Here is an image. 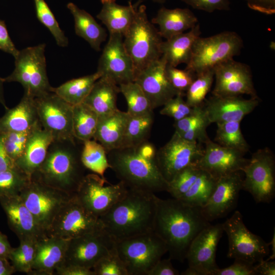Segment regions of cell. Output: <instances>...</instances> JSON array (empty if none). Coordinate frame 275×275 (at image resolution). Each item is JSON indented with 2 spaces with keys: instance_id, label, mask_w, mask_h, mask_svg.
<instances>
[{
  "instance_id": "cell-1",
  "label": "cell",
  "mask_w": 275,
  "mask_h": 275,
  "mask_svg": "<svg viewBox=\"0 0 275 275\" xmlns=\"http://www.w3.org/2000/svg\"><path fill=\"white\" fill-rule=\"evenodd\" d=\"M210 224L201 207L156 196L153 231L165 243L171 260L184 262L193 239Z\"/></svg>"
},
{
  "instance_id": "cell-2",
  "label": "cell",
  "mask_w": 275,
  "mask_h": 275,
  "mask_svg": "<svg viewBox=\"0 0 275 275\" xmlns=\"http://www.w3.org/2000/svg\"><path fill=\"white\" fill-rule=\"evenodd\" d=\"M155 146L148 140L107 153L110 168L127 188L155 194L167 191L168 183L158 167Z\"/></svg>"
},
{
  "instance_id": "cell-3",
  "label": "cell",
  "mask_w": 275,
  "mask_h": 275,
  "mask_svg": "<svg viewBox=\"0 0 275 275\" xmlns=\"http://www.w3.org/2000/svg\"><path fill=\"white\" fill-rule=\"evenodd\" d=\"M155 194L128 188L124 197L99 217L104 230L116 241L153 231Z\"/></svg>"
},
{
  "instance_id": "cell-4",
  "label": "cell",
  "mask_w": 275,
  "mask_h": 275,
  "mask_svg": "<svg viewBox=\"0 0 275 275\" xmlns=\"http://www.w3.org/2000/svg\"><path fill=\"white\" fill-rule=\"evenodd\" d=\"M76 140H53L44 161L31 179L74 195L87 170Z\"/></svg>"
},
{
  "instance_id": "cell-5",
  "label": "cell",
  "mask_w": 275,
  "mask_h": 275,
  "mask_svg": "<svg viewBox=\"0 0 275 275\" xmlns=\"http://www.w3.org/2000/svg\"><path fill=\"white\" fill-rule=\"evenodd\" d=\"M162 42L158 30L150 21L144 5L137 6L133 19L123 35L124 47L131 58L135 77L142 70L161 57Z\"/></svg>"
},
{
  "instance_id": "cell-6",
  "label": "cell",
  "mask_w": 275,
  "mask_h": 275,
  "mask_svg": "<svg viewBox=\"0 0 275 275\" xmlns=\"http://www.w3.org/2000/svg\"><path fill=\"white\" fill-rule=\"evenodd\" d=\"M116 248L128 275H147L168 252L165 243L153 231L117 241Z\"/></svg>"
},
{
  "instance_id": "cell-7",
  "label": "cell",
  "mask_w": 275,
  "mask_h": 275,
  "mask_svg": "<svg viewBox=\"0 0 275 275\" xmlns=\"http://www.w3.org/2000/svg\"><path fill=\"white\" fill-rule=\"evenodd\" d=\"M45 44L25 48L15 58V69L4 82H18L24 94L38 98L51 92L46 71Z\"/></svg>"
},
{
  "instance_id": "cell-8",
  "label": "cell",
  "mask_w": 275,
  "mask_h": 275,
  "mask_svg": "<svg viewBox=\"0 0 275 275\" xmlns=\"http://www.w3.org/2000/svg\"><path fill=\"white\" fill-rule=\"evenodd\" d=\"M243 41L236 33L223 32L206 38L199 37L195 41L185 69L196 75L213 69L217 65L240 54Z\"/></svg>"
},
{
  "instance_id": "cell-9",
  "label": "cell",
  "mask_w": 275,
  "mask_h": 275,
  "mask_svg": "<svg viewBox=\"0 0 275 275\" xmlns=\"http://www.w3.org/2000/svg\"><path fill=\"white\" fill-rule=\"evenodd\" d=\"M222 226L228 239V258L254 264L270 254L269 243L248 229L239 211H235Z\"/></svg>"
},
{
  "instance_id": "cell-10",
  "label": "cell",
  "mask_w": 275,
  "mask_h": 275,
  "mask_svg": "<svg viewBox=\"0 0 275 275\" xmlns=\"http://www.w3.org/2000/svg\"><path fill=\"white\" fill-rule=\"evenodd\" d=\"M103 229L99 218L89 211L74 194L59 211L46 234L69 240Z\"/></svg>"
},
{
  "instance_id": "cell-11",
  "label": "cell",
  "mask_w": 275,
  "mask_h": 275,
  "mask_svg": "<svg viewBox=\"0 0 275 275\" xmlns=\"http://www.w3.org/2000/svg\"><path fill=\"white\" fill-rule=\"evenodd\" d=\"M245 178L242 189L249 193L257 203H270L275 196V157L268 148L254 152L242 170Z\"/></svg>"
},
{
  "instance_id": "cell-12",
  "label": "cell",
  "mask_w": 275,
  "mask_h": 275,
  "mask_svg": "<svg viewBox=\"0 0 275 275\" xmlns=\"http://www.w3.org/2000/svg\"><path fill=\"white\" fill-rule=\"evenodd\" d=\"M73 195L32 179L19 194L45 232L61 207Z\"/></svg>"
},
{
  "instance_id": "cell-13",
  "label": "cell",
  "mask_w": 275,
  "mask_h": 275,
  "mask_svg": "<svg viewBox=\"0 0 275 275\" xmlns=\"http://www.w3.org/2000/svg\"><path fill=\"white\" fill-rule=\"evenodd\" d=\"M127 189L121 181L113 184L93 173L86 175L75 195L89 211L99 217L124 197Z\"/></svg>"
},
{
  "instance_id": "cell-14",
  "label": "cell",
  "mask_w": 275,
  "mask_h": 275,
  "mask_svg": "<svg viewBox=\"0 0 275 275\" xmlns=\"http://www.w3.org/2000/svg\"><path fill=\"white\" fill-rule=\"evenodd\" d=\"M39 122L53 140H74L73 106L51 92L35 98Z\"/></svg>"
},
{
  "instance_id": "cell-15",
  "label": "cell",
  "mask_w": 275,
  "mask_h": 275,
  "mask_svg": "<svg viewBox=\"0 0 275 275\" xmlns=\"http://www.w3.org/2000/svg\"><path fill=\"white\" fill-rule=\"evenodd\" d=\"M204 150L202 143L185 140L175 132L171 140L156 151V161L162 176L170 182L179 171L197 163Z\"/></svg>"
},
{
  "instance_id": "cell-16",
  "label": "cell",
  "mask_w": 275,
  "mask_h": 275,
  "mask_svg": "<svg viewBox=\"0 0 275 275\" xmlns=\"http://www.w3.org/2000/svg\"><path fill=\"white\" fill-rule=\"evenodd\" d=\"M116 248V241L103 229L68 240L62 264L92 269Z\"/></svg>"
},
{
  "instance_id": "cell-17",
  "label": "cell",
  "mask_w": 275,
  "mask_h": 275,
  "mask_svg": "<svg viewBox=\"0 0 275 275\" xmlns=\"http://www.w3.org/2000/svg\"><path fill=\"white\" fill-rule=\"evenodd\" d=\"M215 84L212 95L219 97L239 96L246 94L258 98L254 88L251 70L247 65L230 59L213 68Z\"/></svg>"
},
{
  "instance_id": "cell-18",
  "label": "cell",
  "mask_w": 275,
  "mask_h": 275,
  "mask_svg": "<svg viewBox=\"0 0 275 275\" xmlns=\"http://www.w3.org/2000/svg\"><path fill=\"white\" fill-rule=\"evenodd\" d=\"M97 72L116 85L134 81L133 63L123 44V36L109 34L98 62Z\"/></svg>"
},
{
  "instance_id": "cell-19",
  "label": "cell",
  "mask_w": 275,
  "mask_h": 275,
  "mask_svg": "<svg viewBox=\"0 0 275 275\" xmlns=\"http://www.w3.org/2000/svg\"><path fill=\"white\" fill-rule=\"evenodd\" d=\"M223 232L222 224H210L191 242L185 260L188 267L196 269L199 275H215L219 268L216 263V252Z\"/></svg>"
},
{
  "instance_id": "cell-20",
  "label": "cell",
  "mask_w": 275,
  "mask_h": 275,
  "mask_svg": "<svg viewBox=\"0 0 275 275\" xmlns=\"http://www.w3.org/2000/svg\"><path fill=\"white\" fill-rule=\"evenodd\" d=\"M242 180L240 172L218 178L215 188L206 204L201 207V212L209 222L222 218L237 205L242 189Z\"/></svg>"
},
{
  "instance_id": "cell-21",
  "label": "cell",
  "mask_w": 275,
  "mask_h": 275,
  "mask_svg": "<svg viewBox=\"0 0 275 275\" xmlns=\"http://www.w3.org/2000/svg\"><path fill=\"white\" fill-rule=\"evenodd\" d=\"M204 144L203 155L197 164L217 180L230 174L242 171L249 162V159L244 157V153L222 146L209 138Z\"/></svg>"
},
{
  "instance_id": "cell-22",
  "label": "cell",
  "mask_w": 275,
  "mask_h": 275,
  "mask_svg": "<svg viewBox=\"0 0 275 275\" xmlns=\"http://www.w3.org/2000/svg\"><path fill=\"white\" fill-rule=\"evenodd\" d=\"M166 61L160 58L135 77L134 81L140 86L153 109L163 105L168 100L181 93L170 84L166 74Z\"/></svg>"
},
{
  "instance_id": "cell-23",
  "label": "cell",
  "mask_w": 275,
  "mask_h": 275,
  "mask_svg": "<svg viewBox=\"0 0 275 275\" xmlns=\"http://www.w3.org/2000/svg\"><path fill=\"white\" fill-rule=\"evenodd\" d=\"M2 206L12 230L20 241H38L47 236L45 230L24 205L19 195L0 197Z\"/></svg>"
},
{
  "instance_id": "cell-24",
  "label": "cell",
  "mask_w": 275,
  "mask_h": 275,
  "mask_svg": "<svg viewBox=\"0 0 275 275\" xmlns=\"http://www.w3.org/2000/svg\"><path fill=\"white\" fill-rule=\"evenodd\" d=\"M258 98L243 99L239 96H212L203 104L207 118L211 124L237 121L251 113L259 104Z\"/></svg>"
},
{
  "instance_id": "cell-25",
  "label": "cell",
  "mask_w": 275,
  "mask_h": 275,
  "mask_svg": "<svg viewBox=\"0 0 275 275\" xmlns=\"http://www.w3.org/2000/svg\"><path fill=\"white\" fill-rule=\"evenodd\" d=\"M53 137L39 124L32 130L22 155L15 162L16 166L29 178L44 161Z\"/></svg>"
},
{
  "instance_id": "cell-26",
  "label": "cell",
  "mask_w": 275,
  "mask_h": 275,
  "mask_svg": "<svg viewBox=\"0 0 275 275\" xmlns=\"http://www.w3.org/2000/svg\"><path fill=\"white\" fill-rule=\"evenodd\" d=\"M68 240L46 237L37 241L36 253L30 274L52 275L63 262Z\"/></svg>"
},
{
  "instance_id": "cell-27",
  "label": "cell",
  "mask_w": 275,
  "mask_h": 275,
  "mask_svg": "<svg viewBox=\"0 0 275 275\" xmlns=\"http://www.w3.org/2000/svg\"><path fill=\"white\" fill-rule=\"evenodd\" d=\"M129 116L127 112L118 109L98 116L93 139L104 148L106 153L122 147Z\"/></svg>"
},
{
  "instance_id": "cell-28",
  "label": "cell",
  "mask_w": 275,
  "mask_h": 275,
  "mask_svg": "<svg viewBox=\"0 0 275 275\" xmlns=\"http://www.w3.org/2000/svg\"><path fill=\"white\" fill-rule=\"evenodd\" d=\"M39 123L35 98L24 94L19 103L12 108L6 109L0 118V131H25Z\"/></svg>"
},
{
  "instance_id": "cell-29",
  "label": "cell",
  "mask_w": 275,
  "mask_h": 275,
  "mask_svg": "<svg viewBox=\"0 0 275 275\" xmlns=\"http://www.w3.org/2000/svg\"><path fill=\"white\" fill-rule=\"evenodd\" d=\"M198 20L188 8H160L151 22L159 26V33L166 40L194 28Z\"/></svg>"
},
{
  "instance_id": "cell-30",
  "label": "cell",
  "mask_w": 275,
  "mask_h": 275,
  "mask_svg": "<svg viewBox=\"0 0 275 275\" xmlns=\"http://www.w3.org/2000/svg\"><path fill=\"white\" fill-rule=\"evenodd\" d=\"M201 34L200 26L197 23L187 33L175 36L161 42L160 46L161 57L167 65L176 67L189 61L193 45Z\"/></svg>"
},
{
  "instance_id": "cell-31",
  "label": "cell",
  "mask_w": 275,
  "mask_h": 275,
  "mask_svg": "<svg viewBox=\"0 0 275 275\" xmlns=\"http://www.w3.org/2000/svg\"><path fill=\"white\" fill-rule=\"evenodd\" d=\"M102 8L97 15L106 27L109 34H120L123 36L130 25L139 3L132 5L129 1L127 6L120 5L116 0H100Z\"/></svg>"
},
{
  "instance_id": "cell-32",
  "label": "cell",
  "mask_w": 275,
  "mask_h": 275,
  "mask_svg": "<svg viewBox=\"0 0 275 275\" xmlns=\"http://www.w3.org/2000/svg\"><path fill=\"white\" fill-rule=\"evenodd\" d=\"M119 87L110 79L101 77L95 82L83 103L97 114L103 115L118 109L117 99Z\"/></svg>"
},
{
  "instance_id": "cell-33",
  "label": "cell",
  "mask_w": 275,
  "mask_h": 275,
  "mask_svg": "<svg viewBox=\"0 0 275 275\" xmlns=\"http://www.w3.org/2000/svg\"><path fill=\"white\" fill-rule=\"evenodd\" d=\"M67 7L74 18L75 34L88 42L95 50L99 51L101 44L107 37L105 30L90 14L74 4L69 3Z\"/></svg>"
},
{
  "instance_id": "cell-34",
  "label": "cell",
  "mask_w": 275,
  "mask_h": 275,
  "mask_svg": "<svg viewBox=\"0 0 275 275\" xmlns=\"http://www.w3.org/2000/svg\"><path fill=\"white\" fill-rule=\"evenodd\" d=\"M100 77V74L96 71L90 75L68 80L58 87H52L51 92L74 106L84 102L95 82Z\"/></svg>"
},
{
  "instance_id": "cell-35",
  "label": "cell",
  "mask_w": 275,
  "mask_h": 275,
  "mask_svg": "<svg viewBox=\"0 0 275 275\" xmlns=\"http://www.w3.org/2000/svg\"><path fill=\"white\" fill-rule=\"evenodd\" d=\"M98 116L96 112L83 102L73 106L72 126L74 137L82 143L93 139Z\"/></svg>"
},
{
  "instance_id": "cell-36",
  "label": "cell",
  "mask_w": 275,
  "mask_h": 275,
  "mask_svg": "<svg viewBox=\"0 0 275 275\" xmlns=\"http://www.w3.org/2000/svg\"><path fill=\"white\" fill-rule=\"evenodd\" d=\"M216 181L209 173L201 170L194 184L179 200L186 204L202 207L213 193Z\"/></svg>"
},
{
  "instance_id": "cell-37",
  "label": "cell",
  "mask_w": 275,
  "mask_h": 275,
  "mask_svg": "<svg viewBox=\"0 0 275 275\" xmlns=\"http://www.w3.org/2000/svg\"><path fill=\"white\" fill-rule=\"evenodd\" d=\"M153 122V112L139 116L129 115L121 148L134 146L148 140Z\"/></svg>"
},
{
  "instance_id": "cell-38",
  "label": "cell",
  "mask_w": 275,
  "mask_h": 275,
  "mask_svg": "<svg viewBox=\"0 0 275 275\" xmlns=\"http://www.w3.org/2000/svg\"><path fill=\"white\" fill-rule=\"evenodd\" d=\"M81 160L85 167L94 173L104 177L106 170L110 168L104 148L95 140L83 142Z\"/></svg>"
},
{
  "instance_id": "cell-39",
  "label": "cell",
  "mask_w": 275,
  "mask_h": 275,
  "mask_svg": "<svg viewBox=\"0 0 275 275\" xmlns=\"http://www.w3.org/2000/svg\"><path fill=\"white\" fill-rule=\"evenodd\" d=\"M240 123L237 121L217 123L215 141L222 146L245 154L250 147L242 133Z\"/></svg>"
},
{
  "instance_id": "cell-40",
  "label": "cell",
  "mask_w": 275,
  "mask_h": 275,
  "mask_svg": "<svg viewBox=\"0 0 275 275\" xmlns=\"http://www.w3.org/2000/svg\"><path fill=\"white\" fill-rule=\"evenodd\" d=\"M120 92L126 100L130 116H139L153 112L149 101L140 86L135 82H129L119 86Z\"/></svg>"
},
{
  "instance_id": "cell-41",
  "label": "cell",
  "mask_w": 275,
  "mask_h": 275,
  "mask_svg": "<svg viewBox=\"0 0 275 275\" xmlns=\"http://www.w3.org/2000/svg\"><path fill=\"white\" fill-rule=\"evenodd\" d=\"M214 78V70L209 69L196 74L186 91L187 104L191 107L202 105L210 91Z\"/></svg>"
},
{
  "instance_id": "cell-42",
  "label": "cell",
  "mask_w": 275,
  "mask_h": 275,
  "mask_svg": "<svg viewBox=\"0 0 275 275\" xmlns=\"http://www.w3.org/2000/svg\"><path fill=\"white\" fill-rule=\"evenodd\" d=\"M37 241L32 239L20 241L17 248L12 249L9 258L16 271L30 274L36 256Z\"/></svg>"
},
{
  "instance_id": "cell-43",
  "label": "cell",
  "mask_w": 275,
  "mask_h": 275,
  "mask_svg": "<svg viewBox=\"0 0 275 275\" xmlns=\"http://www.w3.org/2000/svg\"><path fill=\"white\" fill-rule=\"evenodd\" d=\"M34 1L38 19L48 29L59 46L66 47L68 44V38L60 28L46 2L44 0H34Z\"/></svg>"
},
{
  "instance_id": "cell-44",
  "label": "cell",
  "mask_w": 275,
  "mask_h": 275,
  "mask_svg": "<svg viewBox=\"0 0 275 275\" xmlns=\"http://www.w3.org/2000/svg\"><path fill=\"white\" fill-rule=\"evenodd\" d=\"M30 180L17 167L0 172V197L19 195Z\"/></svg>"
},
{
  "instance_id": "cell-45",
  "label": "cell",
  "mask_w": 275,
  "mask_h": 275,
  "mask_svg": "<svg viewBox=\"0 0 275 275\" xmlns=\"http://www.w3.org/2000/svg\"><path fill=\"white\" fill-rule=\"evenodd\" d=\"M201 169L197 163L190 164L179 171L168 183V192L173 198L179 199L192 186Z\"/></svg>"
},
{
  "instance_id": "cell-46",
  "label": "cell",
  "mask_w": 275,
  "mask_h": 275,
  "mask_svg": "<svg viewBox=\"0 0 275 275\" xmlns=\"http://www.w3.org/2000/svg\"><path fill=\"white\" fill-rule=\"evenodd\" d=\"M35 127L22 132H3L5 148L8 155L14 162L23 154L31 132Z\"/></svg>"
},
{
  "instance_id": "cell-47",
  "label": "cell",
  "mask_w": 275,
  "mask_h": 275,
  "mask_svg": "<svg viewBox=\"0 0 275 275\" xmlns=\"http://www.w3.org/2000/svg\"><path fill=\"white\" fill-rule=\"evenodd\" d=\"M95 275H128L116 248L101 258L92 268Z\"/></svg>"
},
{
  "instance_id": "cell-48",
  "label": "cell",
  "mask_w": 275,
  "mask_h": 275,
  "mask_svg": "<svg viewBox=\"0 0 275 275\" xmlns=\"http://www.w3.org/2000/svg\"><path fill=\"white\" fill-rule=\"evenodd\" d=\"M166 74L173 87L179 93L183 94L196 76L194 73L185 68L181 70L168 65L166 66Z\"/></svg>"
},
{
  "instance_id": "cell-49",
  "label": "cell",
  "mask_w": 275,
  "mask_h": 275,
  "mask_svg": "<svg viewBox=\"0 0 275 275\" xmlns=\"http://www.w3.org/2000/svg\"><path fill=\"white\" fill-rule=\"evenodd\" d=\"M184 94L179 93L168 100L160 110V114L173 118L175 121L180 120L190 114L193 107H190L184 101Z\"/></svg>"
},
{
  "instance_id": "cell-50",
  "label": "cell",
  "mask_w": 275,
  "mask_h": 275,
  "mask_svg": "<svg viewBox=\"0 0 275 275\" xmlns=\"http://www.w3.org/2000/svg\"><path fill=\"white\" fill-rule=\"evenodd\" d=\"M206 121L209 122L203 104L201 106L193 107V111L190 114L175 122L174 124L175 129V132L179 134L183 133Z\"/></svg>"
},
{
  "instance_id": "cell-51",
  "label": "cell",
  "mask_w": 275,
  "mask_h": 275,
  "mask_svg": "<svg viewBox=\"0 0 275 275\" xmlns=\"http://www.w3.org/2000/svg\"><path fill=\"white\" fill-rule=\"evenodd\" d=\"M195 9L211 13L215 10H229L230 0H181Z\"/></svg>"
},
{
  "instance_id": "cell-52",
  "label": "cell",
  "mask_w": 275,
  "mask_h": 275,
  "mask_svg": "<svg viewBox=\"0 0 275 275\" xmlns=\"http://www.w3.org/2000/svg\"><path fill=\"white\" fill-rule=\"evenodd\" d=\"M253 264L238 259H234L230 266L218 268L215 275H255Z\"/></svg>"
},
{
  "instance_id": "cell-53",
  "label": "cell",
  "mask_w": 275,
  "mask_h": 275,
  "mask_svg": "<svg viewBox=\"0 0 275 275\" xmlns=\"http://www.w3.org/2000/svg\"><path fill=\"white\" fill-rule=\"evenodd\" d=\"M210 124V123L209 121H206L183 133L178 134L185 140L204 144L209 139L206 128Z\"/></svg>"
},
{
  "instance_id": "cell-54",
  "label": "cell",
  "mask_w": 275,
  "mask_h": 275,
  "mask_svg": "<svg viewBox=\"0 0 275 275\" xmlns=\"http://www.w3.org/2000/svg\"><path fill=\"white\" fill-rule=\"evenodd\" d=\"M0 50L10 53L14 58L19 50L16 48L9 36L5 21L0 19Z\"/></svg>"
},
{
  "instance_id": "cell-55",
  "label": "cell",
  "mask_w": 275,
  "mask_h": 275,
  "mask_svg": "<svg viewBox=\"0 0 275 275\" xmlns=\"http://www.w3.org/2000/svg\"><path fill=\"white\" fill-rule=\"evenodd\" d=\"M171 259H160L148 271L147 275H179L180 272L175 268Z\"/></svg>"
},
{
  "instance_id": "cell-56",
  "label": "cell",
  "mask_w": 275,
  "mask_h": 275,
  "mask_svg": "<svg viewBox=\"0 0 275 275\" xmlns=\"http://www.w3.org/2000/svg\"><path fill=\"white\" fill-rule=\"evenodd\" d=\"M244 1L252 10L266 15H272L275 13V0Z\"/></svg>"
},
{
  "instance_id": "cell-57",
  "label": "cell",
  "mask_w": 275,
  "mask_h": 275,
  "mask_svg": "<svg viewBox=\"0 0 275 275\" xmlns=\"http://www.w3.org/2000/svg\"><path fill=\"white\" fill-rule=\"evenodd\" d=\"M54 274L95 275V273L92 269L77 265L61 264L56 268Z\"/></svg>"
},
{
  "instance_id": "cell-58",
  "label": "cell",
  "mask_w": 275,
  "mask_h": 275,
  "mask_svg": "<svg viewBox=\"0 0 275 275\" xmlns=\"http://www.w3.org/2000/svg\"><path fill=\"white\" fill-rule=\"evenodd\" d=\"M15 162L8 155L4 147L3 132L0 131V172L15 168Z\"/></svg>"
},
{
  "instance_id": "cell-59",
  "label": "cell",
  "mask_w": 275,
  "mask_h": 275,
  "mask_svg": "<svg viewBox=\"0 0 275 275\" xmlns=\"http://www.w3.org/2000/svg\"><path fill=\"white\" fill-rule=\"evenodd\" d=\"M254 269L256 274L274 275L275 261L273 260H264L263 259L258 262L256 265H254Z\"/></svg>"
},
{
  "instance_id": "cell-60",
  "label": "cell",
  "mask_w": 275,
  "mask_h": 275,
  "mask_svg": "<svg viewBox=\"0 0 275 275\" xmlns=\"http://www.w3.org/2000/svg\"><path fill=\"white\" fill-rule=\"evenodd\" d=\"M12 249L6 236L0 232V256L9 258Z\"/></svg>"
},
{
  "instance_id": "cell-61",
  "label": "cell",
  "mask_w": 275,
  "mask_h": 275,
  "mask_svg": "<svg viewBox=\"0 0 275 275\" xmlns=\"http://www.w3.org/2000/svg\"><path fill=\"white\" fill-rule=\"evenodd\" d=\"M16 271L13 265H11L8 258L0 256V275H11Z\"/></svg>"
},
{
  "instance_id": "cell-62",
  "label": "cell",
  "mask_w": 275,
  "mask_h": 275,
  "mask_svg": "<svg viewBox=\"0 0 275 275\" xmlns=\"http://www.w3.org/2000/svg\"><path fill=\"white\" fill-rule=\"evenodd\" d=\"M269 243V245L271 246V254L269 255V257L266 259L267 260H274L275 258V229H273V233Z\"/></svg>"
},
{
  "instance_id": "cell-63",
  "label": "cell",
  "mask_w": 275,
  "mask_h": 275,
  "mask_svg": "<svg viewBox=\"0 0 275 275\" xmlns=\"http://www.w3.org/2000/svg\"><path fill=\"white\" fill-rule=\"evenodd\" d=\"M4 81L2 78L0 77V103L7 109L8 107L6 104L5 100L4 95L3 83Z\"/></svg>"
},
{
  "instance_id": "cell-64",
  "label": "cell",
  "mask_w": 275,
  "mask_h": 275,
  "mask_svg": "<svg viewBox=\"0 0 275 275\" xmlns=\"http://www.w3.org/2000/svg\"><path fill=\"white\" fill-rule=\"evenodd\" d=\"M151 1L154 2L160 3V4L163 3L166 1V0H151Z\"/></svg>"
}]
</instances>
